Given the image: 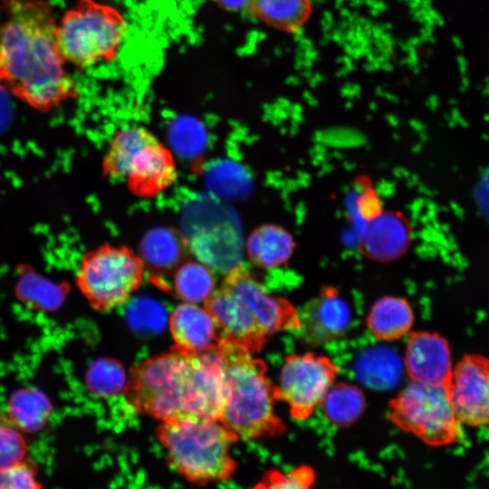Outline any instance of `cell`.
Returning a JSON list of instances; mask_svg holds the SVG:
<instances>
[{"mask_svg":"<svg viewBox=\"0 0 489 489\" xmlns=\"http://www.w3.org/2000/svg\"><path fill=\"white\" fill-rule=\"evenodd\" d=\"M0 425H1V417H0Z\"/></svg>","mask_w":489,"mask_h":489,"instance_id":"cell-28","label":"cell"},{"mask_svg":"<svg viewBox=\"0 0 489 489\" xmlns=\"http://www.w3.org/2000/svg\"><path fill=\"white\" fill-rule=\"evenodd\" d=\"M144 263L124 245L103 244L87 252L77 272V285L96 310L106 312L125 303L140 286Z\"/></svg>","mask_w":489,"mask_h":489,"instance_id":"cell-8","label":"cell"},{"mask_svg":"<svg viewBox=\"0 0 489 489\" xmlns=\"http://www.w3.org/2000/svg\"><path fill=\"white\" fill-rule=\"evenodd\" d=\"M338 372L326 356L312 352L289 355L274 386L275 400L286 403L294 419L306 420L321 406Z\"/></svg>","mask_w":489,"mask_h":489,"instance_id":"cell-9","label":"cell"},{"mask_svg":"<svg viewBox=\"0 0 489 489\" xmlns=\"http://www.w3.org/2000/svg\"><path fill=\"white\" fill-rule=\"evenodd\" d=\"M448 390L462 425H489V358L475 353L464 355L453 368Z\"/></svg>","mask_w":489,"mask_h":489,"instance_id":"cell-10","label":"cell"},{"mask_svg":"<svg viewBox=\"0 0 489 489\" xmlns=\"http://www.w3.org/2000/svg\"><path fill=\"white\" fill-rule=\"evenodd\" d=\"M175 347L202 354L217 349L223 334L209 312L198 303L183 302L169 317Z\"/></svg>","mask_w":489,"mask_h":489,"instance_id":"cell-15","label":"cell"},{"mask_svg":"<svg viewBox=\"0 0 489 489\" xmlns=\"http://www.w3.org/2000/svg\"><path fill=\"white\" fill-rule=\"evenodd\" d=\"M25 453L26 444L21 433L0 425V471L22 463Z\"/></svg>","mask_w":489,"mask_h":489,"instance_id":"cell-24","label":"cell"},{"mask_svg":"<svg viewBox=\"0 0 489 489\" xmlns=\"http://www.w3.org/2000/svg\"><path fill=\"white\" fill-rule=\"evenodd\" d=\"M126 31V20L115 7L78 0L57 24L56 40L66 62L87 67L115 59Z\"/></svg>","mask_w":489,"mask_h":489,"instance_id":"cell-6","label":"cell"},{"mask_svg":"<svg viewBox=\"0 0 489 489\" xmlns=\"http://www.w3.org/2000/svg\"><path fill=\"white\" fill-rule=\"evenodd\" d=\"M414 314L409 302L398 296H384L371 307L367 325L379 340L393 341L405 336L413 324Z\"/></svg>","mask_w":489,"mask_h":489,"instance_id":"cell-17","label":"cell"},{"mask_svg":"<svg viewBox=\"0 0 489 489\" xmlns=\"http://www.w3.org/2000/svg\"><path fill=\"white\" fill-rule=\"evenodd\" d=\"M174 284L180 299L195 303L204 302L216 289L213 273L197 262L181 265L176 273Z\"/></svg>","mask_w":489,"mask_h":489,"instance_id":"cell-22","label":"cell"},{"mask_svg":"<svg viewBox=\"0 0 489 489\" xmlns=\"http://www.w3.org/2000/svg\"><path fill=\"white\" fill-rule=\"evenodd\" d=\"M249 5L260 20L289 30L304 22L311 10V0H251Z\"/></svg>","mask_w":489,"mask_h":489,"instance_id":"cell-21","label":"cell"},{"mask_svg":"<svg viewBox=\"0 0 489 489\" xmlns=\"http://www.w3.org/2000/svg\"><path fill=\"white\" fill-rule=\"evenodd\" d=\"M405 366L413 381L448 386L454 368L448 341L436 332H410Z\"/></svg>","mask_w":489,"mask_h":489,"instance_id":"cell-12","label":"cell"},{"mask_svg":"<svg viewBox=\"0 0 489 489\" xmlns=\"http://www.w3.org/2000/svg\"><path fill=\"white\" fill-rule=\"evenodd\" d=\"M203 306L223 337L244 345L252 353L261 350L276 332H292L297 327V308L287 299L270 293L243 265L226 273Z\"/></svg>","mask_w":489,"mask_h":489,"instance_id":"cell-3","label":"cell"},{"mask_svg":"<svg viewBox=\"0 0 489 489\" xmlns=\"http://www.w3.org/2000/svg\"><path fill=\"white\" fill-rule=\"evenodd\" d=\"M360 180L362 191L356 199V210L364 221L369 222L383 211L382 204L376 190L369 185V181L365 177Z\"/></svg>","mask_w":489,"mask_h":489,"instance_id":"cell-26","label":"cell"},{"mask_svg":"<svg viewBox=\"0 0 489 489\" xmlns=\"http://www.w3.org/2000/svg\"><path fill=\"white\" fill-rule=\"evenodd\" d=\"M8 412L19 428L34 432L41 429L47 421L51 413V404L41 391L34 388H22L11 397Z\"/></svg>","mask_w":489,"mask_h":489,"instance_id":"cell-20","label":"cell"},{"mask_svg":"<svg viewBox=\"0 0 489 489\" xmlns=\"http://www.w3.org/2000/svg\"><path fill=\"white\" fill-rule=\"evenodd\" d=\"M297 310V327L292 332L312 346L341 338L350 323V308L334 286H324L318 296Z\"/></svg>","mask_w":489,"mask_h":489,"instance_id":"cell-11","label":"cell"},{"mask_svg":"<svg viewBox=\"0 0 489 489\" xmlns=\"http://www.w3.org/2000/svg\"><path fill=\"white\" fill-rule=\"evenodd\" d=\"M388 418L430 446L453 445L462 438L447 385L411 380L389 402Z\"/></svg>","mask_w":489,"mask_h":489,"instance_id":"cell-7","label":"cell"},{"mask_svg":"<svg viewBox=\"0 0 489 489\" xmlns=\"http://www.w3.org/2000/svg\"><path fill=\"white\" fill-rule=\"evenodd\" d=\"M157 436L169 466L191 483L226 481L235 472L230 449L239 439L218 419L186 417L160 421Z\"/></svg>","mask_w":489,"mask_h":489,"instance_id":"cell-5","label":"cell"},{"mask_svg":"<svg viewBox=\"0 0 489 489\" xmlns=\"http://www.w3.org/2000/svg\"><path fill=\"white\" fill-rule=\"evenodd\" d=\"M221 6L229 10H240L250 4L251 0H215Z\"/></svg>","mask_w":489,"mask_h":489,"instance_id":"cell-27","label":"cell"},{"mask_svg":"<svg viewBox=\"0 0 489 489\" xmlns=\"http://www.w3.org/2000/svg\"><path fill=\"white\" fill-rule=\"evenodd\" d=\"M155 139L157 138L141 126H129L119 129L110 139L102 158L104 175L112 179H125L131 158Z\"/></svg>","mask_w":489,"mask_h":489,"instance_id":"cell-18","label":"cell"},{"mask_svg":"<svg viewBox=\"0 0 489 489\" xmlns=\"http://www.w3.org/2000/svg\"><path fill=\"white\" fill-rule=\"evenodd\" d=\"M315 482V473L310 466H299L288 473L269 471L255 487L309 488Z\"/></svg>","mask_w":489,"mask_h":489,"instance_id":"cell-23","label":"cell"},{"mask_svg":"<svg viewBox=\"0 0 489 489\" xmlns=\"http://www.w3.org/2000/svg\"><path fill=\"white\" fill-rule=\"evenodd\" d=\"M125 394L138 412L160 421L186 417L219 420L223 392L216 350L197 354L173 347L142 360L130 369Z\"/></svg>","mask_w":489,"mask_h":489,"instance_id":"cell-2","label":"cell"},{"mask_svg":"<svg viewBox=\"0 0 489 489\" xmlns=\"http://www.w3.org/2000/svg\"><path fill=\"white\" fill-rule=\"evenodd\" d=\"M0 23V87L41 111L77 96L45 0H4Z\"/></svg>","mask_w":489,"mask_h":489,"instance_id":"cell-1","label":"cell"},{"mask_svg":"<svg viewBox=\"0 0 489 489\" xmlns=\"http://www.w3.org/2000/svg\"><path fill=\"white\" fill-rule=\"evenodd\" d=\"M38 487L33 469L23 462L0 471V488Z\"/></svg>","mask_w":489,"mask_h":489,"instance_id":"cell-25","label":"cell"},{"mask_svg":"<svg viewBox=\"0 0 489 489\" xmlns=\"http://www.w3.org/2000/svg\"><path fill=\"white\" fill-rule=\"evenodd\" d=\"M413 231L409 220L398 211H382L368 222L360 241L362 254L381 263L401 257L412 243Z\"/></svg>","mask_w":489,"mask_h":489,"instance_id":"cell-14","label":"cell"},{"mask_svg":"<svg viewBox=\"0 0 489 489\" xmlns=\"http://www.w3.org/2000/svg\"><path fill=\"white\" fill-rule=\"evenodd\" d=\"M296 248L292 234L281 225H263L254 229L246 243L250 261L262 268L286 264Z\"/></svg>","mask_w":489,"mask_h":489,"instance_id":"cell-16","label":"cell"},{"mask_svg":"<svg viewBox=\"0 0 489 489\" xmlns=\"http://www.w3.org/2000/svg\"><path fill=\"white\" fill-rule=\"evenodd\" d=\"M177 178L174 157L157 139L131 158L124 180L136 196L151 197L164 192Z\"/></svg>","mask_w":489,"mask_h":489,"instance_id":"cell-13","label":"cell"},{"mask_svg":"<svg viewBox=\"0 0 489 489\" xmlns=\"http://www.w3.org/2000/svg\"><path fill=\"white\" fill-rule=\"evenodd\" d=\"M365 397L354 385L340 383L327 392L320 407L332 425L347 427L357 421L365 408Z\"/></svg>","mask_w":489,"mask_h":489,"instance_id":"cell-19","label":"cell"},{"mask_svg":"<svg viewBox=\"0 0 489 489\" xmlns=\"http://www.w3.org/2000/svg\"><path fill=\"white\" fill-rule=\"evenodd\" d=\"M222 372L223 405L219 420L239 440L278 436L286 430L274 413V386L267 365L246 347L223 337L216 349Z\"/></svg>","mask_w":489,"mask_h":489,"instance_id":"cell-4","label":"cell"}]
</instances>
